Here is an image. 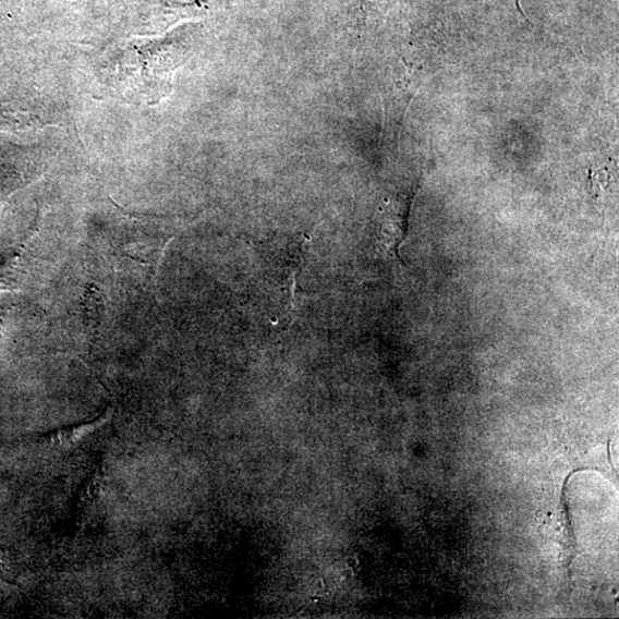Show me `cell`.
<instances>
[{
  "mask_svg": "<svg viewBox=\"0 0 619 619\" xmlns=\"http://www.w3.org/2000/svg\"><path fill=\"white\" fill-rule=\"evenodd\" d=\"M410 206L396 209L391 207V211L383 217V222L378 233V245L381 253L398 263L403 264L400 248L408 235V218Z\"/></svg>",
  "mask_w": 619,
  "mask_h": 619,
  "instance_id": "cell-3",
  "label": "cell"
},
{
  "mask_svg": "<svg viewBox=\"0 0 619 619\" xmlns=\"http://www.w3.org/2000/svg\"><path fill=\"white\" fill-rule=\"evenodd\" d=\"M13 576L11 562L5 553L0 550V580H8Z\"/></svg>",
  "mask_w": 619,
  "mask_h": 619,
  "instance_id": "cell-5",
  "label": "cell"
},
{
  "mask_svg": "<svg viewBox=\"0 0 619 619\" xmlns=\"http://www.w3.org/2000/svg\"><path fill=\"white\" fill-rule=\"evenodd\" d=\"M168 243L142 220L121 222L110 230L97 250L116 272L135 281L149 283L157 277Z\"/></svg>",
  "mask_w": 619,
  "mask_h": 619,
  "instance_id": "cell-2",
  "label": "cell"
},
{
  "mask_svg": "<svg viewBox=\"0 0 619 619\" xmlns=\"http://www.w3.org/2000/svg\"><path fill=\"white\" fill-rule=\"evenodd\" d=\"M109 414H105L96 422L77 426L71 429H64L56 433L51 437V445L54 449L68 450L77 446L82 439L94 433L97 428L107 422Z\"/></svg>",
  "mask_w": 619,
  "mask_h": 619,
  "instance_id": "cell-4",
  "label": "cell"
},
{
  "mask_svg": "<svg viewBox=\"0 0 619 619\" xmlns=\"http://www.w3.org/2000/svg\"><path fill=\"white\" fill-rule=\"evenodd\" d=\"M183 52L172 50L167 40L132 44L119 50L112 70L117 92L132 102L158 104L170 93L172 73Z\"/></svg>",
  "mask_w": 619,
  "mask_h": 619,
  "instance_id": "cell-1",
  "label": "cell"
}]
</instances>
